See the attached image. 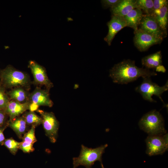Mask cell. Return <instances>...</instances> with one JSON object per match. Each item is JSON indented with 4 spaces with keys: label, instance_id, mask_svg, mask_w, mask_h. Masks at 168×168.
I'll use <instances>...</instances> for the list:
<instances>
[{
    "label": "cell",
    "instance_id": "18",
    "mask_svg": "<svg viewBox=\"0 0 168 168\" xmlns=\"http://www.w3.org/2000/svg\"><path fill=\"white\" fill-rule=\"evenodd\" d=\"M151 15L155 18L161 30L167 34L168 22V6L160 9L154 10Z\"/></svg>",
    "mask_w": 168,
    "mask_h": 168
},
{
    "label": "cell",
    "instance_id": "6",
    "mask_svg": "<svg viewBox=\"0 0 168 168\" xmlns=\"http://www.w3.org/2000/svg\"><path fill=\"white\" fill-rule=\"evenodd\" d=\"M168 134L149 135L146 139V153L151 156L161 155L168 149Z\"/></svg>",
    "mask_w": 168,
    "mask_h": 168
},
{
    "label": "cell",
    "instance_id": "14",
    "mask_svg": "<svg viewBox=\"0 0 168 168\" xmlns=\"http://www.w3.org/2000/svg\"><path fill=\"white\" fill-rule=\"evenodd\" d=\"M35 127L31 126V128L23 135L22 140L21 142L19 149L23 152L30 153L34 150L33 146L37 141L35 134Z\"/></svg>",
    "mask_w": 168,
    "mask_h": 168
},
{
    "label": "cell",
    "instance_id": "20",
    "mask_svg": "<svg viewBox=\"0 0 168 168\" xmlns=\"http://www.w3.org/2000/svg\"><path fill=\"white\" fill-rule=\"evenodd\" d=\"M136 8L141 10L144 14L151 15L154 11L152 0H135Z\"/></svg>",
    "mask_w": 168,
    "mask_h": 168
},
{
    "label": "cell",
    "instance_id": "17",
    "mask_svg": "<svg viewBox=\"0 0 168 168\" xmlns=\"http://www.w3.org/2000/svg\"><path fill=\"white\" fill-rule=\"evenodd\" d=\"M162 58L161 52L159 51L143 58L141 60L142 64L145 68L156 70L158 67L162 65Z\"/></svg>",
    "mask_w": 168,
    "mask_h": 168
},
{
    "label": "cell",
    "instance_id": "22",
    "mask_svg": "<svg viewBox=\"0 0 168 168\" xmlns=\"http://www.w3.org/2000/svg\"><path fill=\"white\" fill-rule=\"evenodd\" d=\"M28 125L36 127L42 124V119L34 112L29 111L23 116Z\"/></svg>",
    "mask_w": 168,
    "mask_h": 168
},
{
    "label": "cell",
    "instance_id": "30",
    "mask_svg": "<svg viewBox=\"0 0 168 168\" xmlns=\"http://www.w3.org/2000/svg\"><path fill=\"white\" fill-rule=\"evenodd\" d=\"M101 168H105L103 166V165L102 162L101 163Z\"/></svg>",
    "mask_w": 168,
    "mask_h": 168
},
{
    "label": "cell",
    "instance_id": "10",
    "mask_svg": "<svg viewBox=\"0 0 168 168\" xmlns=\"http://www.w3.org/2000/svg\"><path fill=\"white\" fill-rule=\"evenodd\" d=\"M29 67L35 83L44 86L49 91L53 86V84L48 77L45 69L35 61L32 60L29 61Z\"/></svg>",
    "mask_w": 168,
    "mask_h": 168
},
{
    "label": "cell",
    "instance_id": "4",
    "mask_svg": "<svg viewBox=\"0 0 168 168\" xmlns=\"http://www.w3.org/2000/svg\"><path fill=\"white\" fill-rule=\"evenodd\" d=\"M0 76L2 82L8 88L25 86L29 83L28 77L26 73L11 66L1 71Z\"/></svg>",
    "mask_w": 168,
    "mask_h": 168
},
{
    "label": "cell",
    "instance_id": "1",
    "mask_svg": "<svg viewBox=\"0 0 168 168\" xmlns=\"http://www.w3.org/2000/svg\"><path fill=\"white\" fill-rule=\"evenodd\" d=\"M157 75L154 71L137 67L135 61L130 59L124 60L115 64L110 71V76L113 82L121 84H128L140 77H150Z\"/></svg>",
    "mask_w": 168,
    "mask_h": 168
},
{
    "label": "cell",
    "instance_id": "21",
    "mask_svg": "<svg viewBox=\"0 0 168 168\" xmlns=\"http://www.w3.org/2000/svg\"><path fill=\"white\" fill-rule=\"evenodd\" d=\"M8 94L12 100L21 103L26 102L28 97L27 92L20 87L12 90Z\"/></svg>",
    "mask_w": 168,
    "mask_h": 168
},
{
    "label": "cell",
    "instance_id": "19",
    "mask_svg": "<svg viewBox=\"0 0 168 168\" xmlns=\"http://www.w3.org/2000/svg\"><path fill=\"white\" fill-rule=\"evenodd\" d=\"M8 124L18 138H22L23 135L26 133L27 125L23 117H18L10 120Z\"/></svg>",
    "mask_w": 168,
    "mask_h": 168
},
{
    "label": "cell",
    "instance_id": "5",
    "mask_svg": "<svg viewBox=\"0 0 168 168\" xmlns=\"http://www.w3.org/2000/svg\"><path fill=\"white\" fill-rule=\"evenodd\" d=\"M143 78L142 82L135 88V91L139 93L143 99L146 100L150 102H156L152 98L153 95H155L158 96L164 103L161 96L164 92L168 90V81L164 86H160L152 82L150 77Z\"/></svg>",
    "mask_w": 168,
    "mask_h": 168
},
{
    "label": "cell",
    "instance_id": "2",
    "mask_svg": "<svg viewBox=\"0 0 168 168\" xmlns=\"http://www.w3.org/2000/svg\"><path fill=\"white\" fill-rule=\"evenodd\" d=\"M139 125L140 128L149 135H161L166 133L163 118L156 110L144 114L139 120Z\"/></svg>",
    "mask_w": 168,
    "mask_h": 168
},
{
    "label": "cell",
    "instance_id": "13",
    "mask_svg": "<svg viewBox=\"0 0 168 168\" xmlns=\"http://www.w3.org/2000/svg\"><path fill=\"white\" fill-rule=\"evenodd\" d=\"M29 102L21 103L12 100L9 101L5 111L11 120L29 110Z\"/></svg>",
    "mask_w": 168,
    "mask_h": 168
},
{
    "label": "cell",
    "instance_id": "26",
    "mask_svg": "<svg viewBox=\"0 0 168 168\" xmlns=\"http://www.w3.org/2000/svg\"><path fill=\"white\" fill-rule=\"evenodd\" d=\"M154 10L160 9L168 6V1L167 0H153Z\"/></svg>",
    "mask_w": 168,
    "mask_h": 168
},
{
    "label": "cell",
    "instance_id": "29",
    "mask_svg": "<svg viewBox=\"0 0 168 168\" xmlns=\"http://www.w3.org/2000/svg\"><path fill=\"white\" fill-rule=\"evenodd\" d=\"M5 137L3 133V130L0 129V144H3L5 140Z\"/></svg>",
    "mask_w": 168,
    "mask_h": 168
},
{
    "label": "cell",
    "instance_id": "7",
    "mask_svg": "<svg viewBox=\"0 0 168 168\" xmlns=\"http://www.w3.org/2000/svg\"><path fill=\"white\" fill-rule=\"evenodd\" d=\"M42 119V124L46 135L53 143L57 141L59 123L52 112L38 110Z\"/></svg>",
    "mask_w": 168,
    "mask_h": 168
},
{
    "label": "cell",
    "instance_id": "12",
    "mask_svg": "<svg viewBox=\"0 0 168 168\" xmlns=\"http://www.w3.org/2000/svg\"><path fill=\"white\" fill-rule=\"evenodd\" d=\"M30 102L39 106H45L52 107L53 102L50 98L48 91L37 88L29 96Z\"/></svg>",
    "mask_w": 168,
    "mask_h": 168
},
{
    "label": "cell",
    "instance_id": "28",
    "mask_svg": "<svg viewBox=\"0 0 168 168\" xmlns=\"http://www.w3.org/2000/svg\"><path fill=\"white\" fill-rule=\"evenodd\" d=\"M39 106L32 103L29 102V110L31 112H34L37 110Z\"/></svg>",
    "mask_w": 168,
    "mask_h": 168
},
{
    "label": "cell",
    "instance_id": "16",
    "mask_svg": "<svg viewBox=\"0 0 168 168\" xmlns=\"http://www.w3.org/2000/svg\"><path fill=\"white\" fill-rule=\"evenodd\" d=\"M143 13L142 11L138 8H134L131 11L124 17L127 26L133 29L134 31L138 29Z\"/></svg>",
    "mask_w": 168,
    "mask_h": 168
},
{
    "label": "cell",
    "instance_id": "24",
    "mask_svg": "<svg viewBox=\"0 0 168 168\" xmlns=\"http://www.w3.org/2000/svg\"><path fill=\"white\" fill-rule=\"evenodd\" d=\"M9 101L4 89L0 87V109L5 110Z\"/></svg>",
    "mask_w": 168,
    "mask_h": 168
},
{
    "label": "cell",
    "instance_id": "11",
    "mask_svg": "<svg viewBox=\"0 0 168 168\" xmlns=\"http://www.w3.org/2000/svg\"><path fill=\"white\" fill-rule=\"evenodd\" d=\"M107 25L108 27V32L104 40L110 46L116 34L121 29L126 27L127 25L124 17L114 15H112L111 19Z\"/></svg>",
    "mask_w": 168,
    "mask_h": 168
},
{
    "label": "cell",
    "instance_id": "9",
    "mask_svg": "<svg viewBox=\"0 0 168 168\" xmlns=\"http://www.w3.org/2000/svg\"><path fill=\"white\" fill-rule=\"evenodd\" d=\"M138 28L162 40L167 35L161 30L152 15L143 14Z\"/></svg>",
    "mask_w": 168,
    "mask_h": 168
},
{
    "label": "cell",
    "instance_id": "8",
    "mask_svg": "<svg viewBox=\"0 0 168 168\" xmlns=\"http://www.w3.org/2000/svg\"><path fill=\"white\" fill-rule=\"evenodd\" d=\"M134 44L141 52L145 51L152 46L161 44L162 40L138 28L134 31Z\"/></svg>",
    "mask_w": 168,
    "mask_h": 168
},
{
    "label": "cell",
    "instance_id": "15",
    "mask_svg": "<svg viewBox=\"0 0 168 168\" xmlns=\"http://www.w3.org/2000/svg\"><path fill=\"white\" fill-rule=\"evenodd\" d=\"M135 0H121L115 7L111 9L112 15L124 17L133 9L136 8Z\"/></svg>",
    "mask_w": 168,
    "mask_h": 168
},
{
    "label": "cell",
    "instance_id": "3",
    "mask_svg": "<svg viewBox=\"0 0 168 168\" xmlns=\"http://www.w3.org/2000/svg\"><path fill=\"white\" fill-rule=\"evenodd\" d=\"M108 144L101 145L95 148H89L81 145L79 156L73 158V168L83 166L86 168H91L94 163L98 161L102 162V157Z\"/></svg>",
    "mask_w": 168,
    "mask_h": 168
},
{
    "label": "cell",
    "instance_id": "25",
    "mask_svg": "<svg viewBox=\"0 0 168 168\" xmlns=\"http://www.w3.org/2000/svg\"><path fill=\"white\" fill-rule=\"evenodd\" d=\"M121 0H102L101 2L103 7L105 8L112 9L116 6Z\"/></svg>",
    "mask_w": 168,
    "mask_h": 168
},
{
    "label": "cell",
    "instance_id": "23",
    "mask_svg": "<svg viewBox=\"0 0 168 168\" xmlns=\"http://www.w3.org/2000/svg\"><path fill=\"white\" fill-rule=\"evenodd\" d=\"M20 143L11 138L5 140L3 144L12 154L15 155L19 149Z\"/></svg>",
    "mask_w": 168,
    "mask_h": 168
},
{
    "label": "cell",
    "instance_id": "27",
    "mask_svg": "<svg viewBox=\"0 0 168 168\" xmlns=\"http://www.w3.org/2000/svg\"><path fill=\"white\" fill-rule=\"evenodd\" d=\"M5 110L0 109V127L4 124L5 120Z\"/></svg>",
    "mask_w": 168,
    "mask_h": 168
}]
</instances>
